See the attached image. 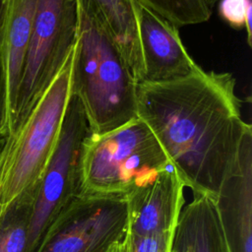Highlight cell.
Listing matches in <instances>:
<instances>
[{
	"label": "cell",
	"mask_w": 252,
	"mask_h": 252,
	"mask_svg": "<svg viewBox=\"0 0 252 252\" xmlns=\"http://www.w3.org/2000/svg\"><path fill=\"white\" fill-rule=\"evenodd\" d=\"M136 15L142 60L139 83L183 78L199 66L186 50L176 26L139 2Z\"/></svg>",
	"instance_id": "obj_8"
},
{
	"label": "cell",
	"mask_w": 252,
	"mask_h": 252,
	"mask_svg": "<svg viewBox=\"0 0 252 252\" xmlns=\"http://www.w3.org/2000/svg\"><path fill=\"white\" fill-rule=\"evenodd\" d=\"M220 15L234 29L244 28L247 44L252 46V17L247 13L244 0H220Z\"/></svg>",
	"instance_id": "obj_17"
},
{
	"label": "cell",
	"mask_w": 252,
	"mask_h": 252,
	"mask_svg": "<svg viewBox=\"0 0 252 252\" xmlns=\"http://www.w3.org/2000/svg\"><path fill=\"white\" fill-rule=\"evenodd\" d=\"M78 28V0H36L11 133L29 116L63 67L77 42Z\"/></svg>",
	"instance_id": "obj_5"
},
{
	"label": "cell",
	"mask_w": 252,
	"mask_h": 252,
	"mask_svg": "<svg viewBox=\"0 0 252 252\" xmlns=\"http://www.w3.org/2000/svg\"><path fill=\"white\" fill-rule=\"evenodd\" d=\"M3 1H4V0H0V18H1V14H2V7H3Z\"/></svg>",
	"instance_id": "obj_21"
},
{
	"label": "cell",
	"mask_w": 252,
	"mask_h": 252,
	"mask_svg": "<svg viewBox=\"0 0 252 252\" xmlns=\"http://www.w3.org/2000/svg\"><path fill=\"white\" fill-rule=\"evenodd\" d=\"M33 202H17L0 219V252H27Z\"/></svg>",
	"instance_id": "obj_14"
},
{
	"label": "cell",
	"mask_w": 252,
	"mask_h": 252,
	"mask_svg": "<svg viewBox=\"0 0 252 252\" xmlns=\"http://www.w3.org/2000/svg\"><path fill=\"white\" fill-rule=\"evenodd\" d=\"M127 199L72 195L33 252H107L127 231Z\"/></svg>",
	"instance_id": "obj_6"
},
{
	"label": "cell",
	"mask_w": 252,
	"mask_h": 252,
	"mask_svg": "<svg viewBox=\"0 0 252 252\" xmlns=\"http://www.w3.org/2000/svg\"><path fill=\"white\" fill-rule=\"evenodd\" d=\"M114 247H115V243H114V244L111 246V248H110V249H109L107 252H114Z\"/></svg>",
	"instance_id": "obj_22"
},
{
	"label": "cell",
	"mask_w": 252,
	"mask_h": 252,
	"mask_svg": "<svg viewBox=\"0 0 252 252\" xmlns=\"http://www.w3.org/2000/svg\"><path fill=\"white\" fill-rule=\"evenodd\" d=\"M217 1L218 0H205V2H206V4H207V6L212 10L213 9V7L215 6V4L217 3Z\"/></svg>",
	"instance_id": "obj_19"
},
{
	"label": "cell",
	"mask_w": 252,
	"mask_h": 252,
	"mask_svg": "<svg viewBox=\"0 0 252 252\" xmlns=\"http://www.w3.org/2000/svg\"><path fill=\"white\" fill-rule=\"evenodd\" d=\"M235 79L198 66L183 78L137 83V116L154 133L187 189L217 195L251 125Z\"/></svg>",
	"instance_id": "obj_1"
},
{
	"label": "cell",
	"mask_w": 252,
	"mask_h": 252,
	"mask_svg": "<svg viewBox=\"0 0 252 252\" xmlns=\"http://www.w3.org/2000/svg\"><path fill=\"white\" fill-rule=\"evenodd\" d=\"M79 8L94 18L113 39L137 83L142 60L137 28L136 0H78Z\"/></svg>",
	"instance_id": "obj_13"
},
{
	"label": "cell",
	"mask_w": 252,
	"mask_h": 252,
	"mask_svg": "<svg viewBox=\"0 0 252 252\" xmlns=\"http://www.w3.org/2000/svg\"><path fill=\"white\" fill-rule=\"evenodd\" d=\"M190 192L191 198H184L174 226L172 246L179 252H230L217 195L202 190Z\"/></svg>",
	"instance_id": "obj_12"
},
{
	"label": "cell",
	"mask_w": 252,
	"mask_h": 252,
	"mask_svg": "<svg viewBox=\"0 0 252 252\" xmlns=\"http://www.w3.org/2000/svg\"><path fill=\"white\" fill-rule=\"evenodd\" d=\"M160 17L179 27L207 22L212 10L205 0H136Z\"/></svg>",
	"instance_id": "obj_15"
},
{
	"label": "cell",
	"mask_w": 252,
	"mask_h": 252,
	"mask_svg": "<svg viewBox=\"0 0 252 252\" xmlns=\"http://www.w3.org/2000/svg\"><path fill=\"white\" fill-rule=\"evenodd\" d=\"M137 81L103 27L79 8L72 93L84 107L90 132L112 131L137 117Z\"/></svg>",
	"instance_id": "obj_2"
},
{
	"label": "cell",
	"mask_w": 252,
	"mask_h": 252,
	"mask_svg": "<svg viewBox=\"0 0 252 252\" xmlns=\"http://www.w3.org/2000/svg\"><path fill=\"white\" fill-rule=\"evenodd\" d=\"M185 188L174 168L129 196L127 229L137 236L173 229L184 202Z\"/></svg>",
	"instance_id": "obj_10"
},
{
	"label": "cell",
	"mask_w": 252,
	"mask_h": 252,
	"mask_svg": "<svg viewBox=\"0 0 252 252\" xmlns=\"http://www.w3.org/2000/svg\"><path fill=\"white\" fill-rule=\"evenodd\" d=\"M6 137H7V135H0V151H1V149H2V147L4 145V143H5Z\"/></svg>",
	"instance_id": "obj_20"
},
{
	"label": "cell",
	"mask_w": 252,
	"mask_h": 252,
	"mask_svg": "<svg viewBox=\"0 0 252 252\" xmlns=\"http://www.w3.org/2000/svg\"><path fill=\"white\" fill-rule=\"evenodd\" d=\"M173 230L174 228L148 236H137L127 229L124 236L115 243L114 252H168Z\"/></svg>",
	"instance_id": "obj_16"
},
{
	"label": "cell",
	"mask_w": 252,
	"mask_h": 252,
	"mask_svg": "<svg viewBox=\"0 0 252 252\" xmlns=\"http://www.w3.org/2000/svg\"><path fill=\"white\" fill-rule=\"evenodd\" d=\"M217 207L230 252H252V127L217 192Z\"/></svg>",
	"instance_id": "obj_9"
},
{
	"label": "cell",
	"mask_w": 252,
	"mask_h": 252,
	"mask_svg": "<svg viewBox=\"0 0 252 252\" xmlns=\"http://www.w3.org/2000/svg\"><path fill=\"white\" fill-rule=\"evenodd\" d=\"M76 44L25 121L0 151V219L17 202L34 201L71 95Z\"/></svg>",
	"instance_id": "obj_4"
},
{
	"label": "cell",
	"mask_w": 252,
	"mask_h": 252,
	"mask_svg": "<svg viewBox=\"0 0 252 252\" xmlns=\"http://www.w3.org/2000/svg\"><path fill=\"white\" fill-rule=\"evenodd\" d=\"M174 169L163 148L138 116L106 133H89L80 158L78 192L127 199Z\"/></svg>",
	"instance_id": "obj_3"
},
{
	"label": "cell",
	"mask_w": 252,
	"mask_h": 252,
	"mask_svg": "<svg viewBox=\"0 0 252 252\" xmlns=\"http://www.w3.org/2000/svg\"><path fill=\"white\" fill-rule=\"evenodd\" d=\"M35 8L36 0L3 1L0 18V57L6 83L7 135L14 126L18 91Z\"/></svg>",
	"instance_id": "obj_11"
},
{
	"label": "cell",
	"mask_w": 252,
	"mask_h": 252,
	"mask_svg": "<svg viewBox=\"0 0 252 252\" xmlns=\"http://www.w3.org/2000/svg\"><path fill=\"white\" fill-rule=\"evenodd\" d=\"M89 133V122L84 107L71 90L53 154L34 198L27 252H33L56 213L78 192L81 153Z\"/></svg>",
	"instance_id": "obj_7"
},
{
	"label": "cell",
	"mask_w": 252,
	"mask_h": 252,
	"mask_svg": "<svg viewBox=\"0 0 252 252\" xmlns=\"http://www.w3.org/2000/svg\"><path fill=\"white\" fill-rule=\"evenodd\" d=\"M7 127V96H6V83L3 65L0 57V135L6 134Z\"/></svg>",
	"instance_id": "obj_18"
}]
</instances>
